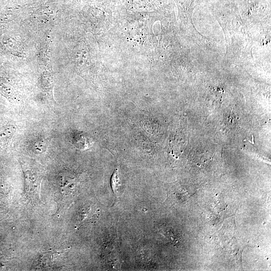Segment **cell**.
Segmentation results:
<instances>
[{
    "mask_svg": "<svg viewBox=\"0 0 271 271\" xmlns=\"http://www.w3.org/2000/svg\"><path fill=\"white\" fill-rule=\"evenodd\" d=\"M20 164L26 196L32 202L38 203L41 202V184L44 176L42 168L35 161L28 159H22Z\"/></svg>",
    "mask_w": 271,
    "mask_h": 271,
    "instance_id": "cell-1",
    "label": "cell"
},
{
    "mask_svg": "<svg viewBox=\"0 0 271 271\" xmlns=\"http://www.w3.org/2000/svg\"><path fill=\"white\" fill-rule=\"evenodd\" d=\"M57 186L60 195L57 213H60L63 212L70 203L76 191V181L71 174L62 172L58 175Z\"/></svg>",
    "mask_w": 271,
    "mask_h": 271,
    "instance_id": "cell-2",
    "label": "cell"
},
{
    "mask_svg": "<svg viewBox=\"0 0 271 271\" xmlns=\"http://www.w3.org/2000/svg\"><path fill=\"white\" fill-rule=\"evenodd\" d=\"M98 211L93 205H85L82 206L77 213L75 219V227L90 224L96 219Z\"/></svg>",
    "mask_w": 271,
    "mask_h": 271,
    "instance_id": "cell-3",
    "label": "cell"
},
{
    "mask_svg": "<svg viewBox=\"0 0 271 271\" xmlns=\"http://www.w3.org/2000/svg\"><path fill=\"white\" fill-rule=\"evenodd\" d=\"M50 143V138L44 134L32 137L27 144L28 149L35 154H42L46 152Z\"/></svg>",
    "mask_w": 271,
    "mask_h": 271,
    "instance_id": "cell-4",
    "label": "cell"
},
{
    "mask_svg": "<svg viewBox=\"0 0 271 271\" xmlns=\"http://www.w3.org/2000/svg\"><path fill=\"white\" fill-rule=\"evenodd\" d=\"M17 131L14 123H8L0 128V150L8 149Z\"/></svg>",
    "mask_w": 271,
    "mask_h": 271,
    "instance_id": "cell-5",
    "label": "cell"
},
{
    "mask_svg": "<svg viewBox=\"0 0 271 271\" xmlns=\"http://www.w3.org/2000/svg\"><path fill=\"white\" fill-rule=\"evenodd\" d=\"M62 251L53 250L41 254L37 264L42 268H49L56 264L62 256Z\"/></svg>",
    "mask_w": 271,
    "mask_h": 271,
    "instance_id": "cell-6",
    "label": "cell"
},
{
    "mask_svg": "<svg viewBox=\"0 0 271 271\" xmlns=\"http://www.w3.org/2000/svg\"><path fill=\"white\" fill-rule=\"evenodd\" d=\"M121 185L120 174L116 169L113 172L111 178V186L115 194H119Z\"/></svg>",
    "mask_w": 271,
    "mask_h": 271,
    "instance_id": "cell-7",
    "label": "cell"
},
{
    "mask_svg": "<svg viewBox=\"0 0 271 271\" xmlns=\"http://www.w3.org/2000/svg\"><path fill=\"white\" fill-rule=\"evenodd\" d=\"M0 102L1 103H5V100L1 97H0Z\"/></svg>",
    "mask_w": 271,
    "mask_h": 271,
    "instance_id": "cell-8",
    "label": "cell"
}]
</instances>
